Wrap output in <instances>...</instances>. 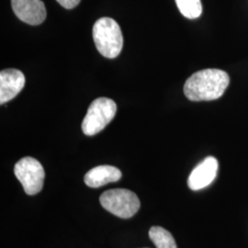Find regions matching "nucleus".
Here are the masks:
<instances>
[{"instance_id":"nucleus-1","label":"nucleus","mask_w":248,"mask_h":248,"mask_svg":"<svg viewBox=\"0 0 248 248\" xmlns=\"http://www.w3.org/2000/svg\"><path fill=\"white\" fill-rule=\"evenodd\" d=\"M230 78L221 69H203L196 72L186 79L184 94L191 101H210L221 98Z\"/></svg>"},{"instance_id":"nucleus-2","label":"nucleus","mask_w":248,"mask_h":248,"mask_svg":"<svg viewBox=\"0 0 248 248\" xmlns=\"http://www.w3.org/2000/svg\"><path fill=\"white\" fill-rule=\"evenodd\" d=\"M93 38L98 52L104 57L115 58L123 50V32L113 18L104 17L98 19L93 27Z\"/></svg>"},{"instance_id":"nucleus-3","label":"nucleus","mask_w":248,"mask_h":248,"mask_svg":"<svg viewBox=\"0 0 248 248\" xmlns=\"http://www.w3.org/2000/svg\"><path fill=\"white\" fill-rule=\"evenodd\" d=\"M99 202L108 213L122 219L133 217L140 209V201L137 195L126 188L107 190L100 196Z\"/></svg>"},{"instance_id":"nucleus-4","label":"nucleus","mask_w":248,"mask_h":248,"mask_svg":"<svg viewBox=\"0 0 248 248\" xmlns=\"http://www.w3.org/2000/svg\"><path fill=\"white\" fill-rule=\"evenodd\" d=\"M117 105L108 98L95 99L89 107L82 123V131L88 136H93L105 129L115 117Z\"/></svg>"},{"instance_id":"nucleus-5","label":"nucleus","mask_w":248,"mask_h":248,"mask_svg":"<svg viewBox=\"0 0 248 248\" xmlns=\"http://www.w3.org/2000/svg\"><path fill=\"white\" fill-rule=\"evenodd\" d=\"M14 174L28 195H36L43 189L45 169L35 158L30 156L21 158L14 167Z\"/></svg>"},{"instance_id":"nucleus-6","label":"nucleus","mask_w":248,"mask_h":248,"mask_svg":"<svg viewBox=\"0 0 248 248\" xmlns=\"http://www.w3.org/2000/svg\"><path fill=\"white\" fill-rule=\"evenodd\" d=\"M15 15L30 25H40L46 18V8L42 0H11Z\"/></svg>"},{"instance_id":"nucleus-7","label":"nucleus","mask_w":248,"mask_h":248,"mask_svg":"<svg viewBox=\"0 0 248 248\" xmlns=\"http://www.w3.org/2000/svg\"><path fill=\"white\" fill-rule=\"evenodd\" d=\"M219 169L218 161L213 156L202 160L190 173L187 185L192 190H200L211 185L217 176Z\"/></svg>"},{"instance_id":"nucleus-8","label":"nucleus","mask_w":248,"mask_h":248,"mask_svg":"<svg viewBox=\"0 0 248 248\" xmlns=\"http://www.w3.org/2000/svg\"><path fill=\"white\" fill-rule=\"evenodd\" d=\"M23 73L17 69L0 72V103L3 105L15 98L25 86Z\"/></svg>"},{"instance_id":"nucleus-9","label":"nucleus","mask_w":248,"mask_h":248,"mask_svg":"<svg viewBox=\"0 0 248 248\" xmlns=\"http://www.w3.org/2000/svg\"><path fill=\"white\" fill-rule=\"evenodd\" d=\"M120 169L112 166H98L89 170L85 175L84 180L87 186L97 188L108 183L117 182L122 178Z\"/></svg>"},{"instance_id":"nucleus-10","label":"nucleus","mask_w":248,"mask_h":248,"mask_svg":"<svg viewBox=\"0 0 248 248\" xmlns=\"http://www.w3.org/2000/svg\"><path fill=\"white\" fill-rule=\"evenodd\" d=\"M149 237L157 248H177L172 234L163 227L153 226L149 231Z\"/></svg>"},{"instance_id":"nucleus-11","label":"nucleus","mask_w":248,"mask_h":248,"mask_svg":"<svg viewBox=\"0 0 248 248\" xmlns=\"http://www.w3.org/2000/svg\"><path fill=\"white\" fill-rule=\"evenodd\" d=\"M180 13L187 18H199L202 13L201 0H176Z\"/></svg>"},{"instance_id":"nucleus-12","label":"nucleus","mask_w":248,"mask_h":248,"mask_svg":"<svg viewBox=\"0 0 248 248\" xmlns=\"http://www.w3.org/2000/svg\"><path fill=\"white\" fill-rule=\"evenodd\" d=\"M64 9H72L79 4L80 0H56Z\"/></svg>"}]
</instances>
